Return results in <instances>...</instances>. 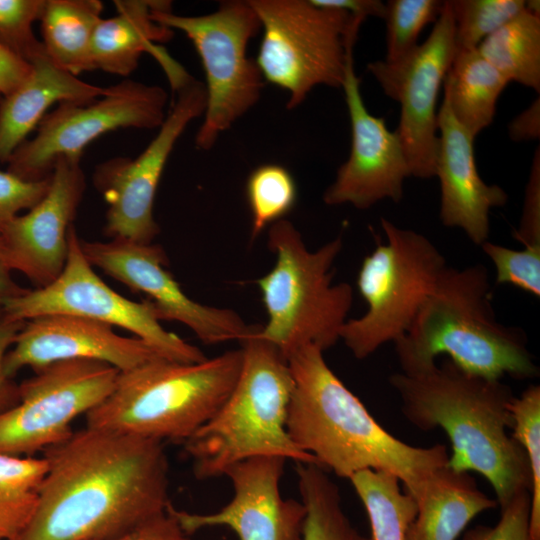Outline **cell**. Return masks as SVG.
Listing matches in <instances>:
<instances>
[{"instance_id": "obj_1", "label": "cell", "mask_w": 540, "mask_h": 540, "mask_svg": "<svg viewBox=\"0 0 540 540\" xmlns=\"http://www.w3.org/2000/svg\"><path fill=\"white\" fill-rule=\"evenodd\" d=\"M43 454L37 508L14 540H110L171 504L161 441L85 427Z\"/></svg>"}, {"instance_id": "obj_8", "label": "cell", "mask_w": 540, "mask_h": 540, "mask_svg": "<svg viewBox=\"0 0 540 540\" xmlns=\"http://www.w3.org/2000/svg\"><path fill=\"white\" fill-rule=\"evenodd\" d=\"M263 36L256 64L267 82L287 91L288 109L318 85L342 87L364 20L311 0H249Z\"/></svg>"}, {"instance_id": "obj_3", "label": "cell", "mask_w": 540, "mask_h": 540, "mask_svg": "<svg viewBox=\"0 0 540 540\" xmlns=\"http://www.w3.org/2000/svg\"><path fill=\"white\" fill-rule=\"evenodd\" d=\"M389 382L404 417L416 428H441L452 453L446 466L481 474L501 507L531 488V470L522 446L507 433L512 428L509 386L468 374L450 359L421 373H394Z\"/></svg>"}, {"instance_id": "obj_32", "label": "cell", "mask_w": 540, "mask_h": 540, "mask_svg": "<svg viewBox=\"0 0 540 540\" xmlns=\"http://www.w3.org/2000/svg\"><path fill=\"white\" fill-rule=\"evenodd\" d=\"M512 437L524 449L531 470L530 537L540 540V387L528 386L509 404Z\"/></svg>"}, {"instance_id": "obj_28", "label": "cell", "mask_w": 540, "mask_h": 540, "mask_svg": "<svg viewBox=\"0 0 540 540\" xmlns=\"http://www.w3.org/2000/svg\"><path fill=\"white\" fill-rule=\"evenodd\" d=\"M298 489L306 515L302 540H372L351 523L338 486L316 463H295Z\"/></svg>"}, {"instance_id": "obj_18", "label": "cell", "mask_w": 540, "mask_h": 540, "mask_svg": "<svg viewBox=\"0 0 540 540\" xmlns=\"http://www.w3.org/2000/svg\"><path fill=\"white\" fill-rule=\"evenodd\" d=\"M286 459L259 456L231 466L224 474L232 483V499L221 509L206 514L169 511L182 529L193 533L227 527L239 540H302L306 510L301 501L285 499L280 481Z\"/></svg>"}, {"instance_id": "obj_17", "label": "cell", "mask_w": 540, "mask_h": 540, "mask_svg": "<svg viewBox=\"0 0 540 540\" xmlns=\"http://www.w3.org/2000/svg\"><path fill=\"white\" fill-rule=\"evenodd\" d=\"M360 82L351 56L342 85L351 123V147L348 159L323 194L324 203L330 206L351 204L368 209L384 199L399 202L404 181L411 176L396 130L388 129L385 118L369 113Z\"/></svg>"}, {"instance_id": "obj_41", "label": "cell", "mask_w": 540, "mask_h": 540, "mask_svg": "<svg viewBox=\"0 0 540 540\" xmlns=\"http://www.w3.org/2000/svg\"><path fill=\"white\" fill-rule=\"evenodd\" d=\"M110 540H193L169 511L140 527Z\"/></svg>"}, {"instance_id": "obj_42", "label": "cell", "mask_w": 540, "mask_h": 540, "mask_svg": "<svg viewBox=\"0 0 540 540\" xmlns=\"http://www.w3.org/2000/svg\"><path fill=\"white\" fill-rule=\"evenodd\" d=\"M31 64L14 55L0 44V94L6 96L29 76Z\"/></svg>"}, {"instance_id": "obj_23", "label": "cell", "mask_w": 540, "mask_h": 540, "mask_svg": "<svg viewBox=\"0 0 540 540\" xmlns=\"http://www.w3.org/2000/svg\"><path fill=\"white\" fill-rule=\"evenodd\" d=\"M156 0H116L117 14L101 19L92 40L94 70L128 76L138 66L143 53L153 56L165 71L168 80L183 67L172 59L158 43L169 41L173 30L152 17Z\"/></svg>"}, {"instance_id": "obj_14", "label": "cell", "mask_w": 540, "mask_h": 540, "mask_svg": "<svg viewBox=\"0 0 540 540\" xmlns=\"http://www.w3.org/2000/svg\"><path fill=\"white\" fill-rule=\"evenodd\" d=\"M175 93L158 133L137 157H114L94 170V186L108 205L104 233L111 240L151 244L160 231L153 205L162 173L178 138L206 106L205 86L192 76Z\"/></svg>"}, {"instance_id": "obj_45", "label": "cell", "mask_w": 540, "mask_h": 540, "mask_svg": "<svg viewBox=\"0 0 540 540\" xmlns=\"http://www.w3.org/2000/svg\"><path fill=\"white\" fill-rule=\"evenodd\" d=\"M29 289L20 286L12 277L4 246L0 237V300L18 297Z\"/></svg>"}, {"instance_id": "obj_7", "label": "cell", "mask_w": 540, "mask_h": 540, "mask_svg": "<svg viewBox=\"0 0 540 540\" xmlns=\"http://www.w3.org/2000/svg\"><path fill=\"white\" fill-rule=\"evenodd\" d=\"M267 243L276 262L257 280L267 313L257 336L275 345L285 359L306 345L324 352L340 340L353 303L351 285L333 283L341 236L310 251L296 227L281 219L270 225Z\"/></svg>"}, {"instance_id": "obj_11", "label": "cell", "mask_w": 540, "mask_h": 540, "mask_svg": "<svg viewBox=\"0 0 540 540\" xmlns=\"http://www.w3.org/2000/svg\"><path fill=\"white\" fill-rule=\"evenodd\" d=\"M83 317L126 329L148 344L160 357L197 363L206 359L194 345L165 330L152 302H135L110 288L83 254L74 225L68 232V254L60 275L49 285L0 300L7 320H29L42 315Z\"/></svg>"}, {"instance_id": "obj_16", "label": "cell", "mask_w": 540, "mask_h": 540, "mask_svg": "<svg viewBox=\"0 0 540 540\" xmlns=\"http://www.w3.org/2000/svg\"><path fill=\"white\" fill-rule=\"evenodd\" d=\"M84 256L93 267L143 293L152 302L160 321H177L205 344L242 343L258 325H247L233 310L200 304L190 299L165 268L168 258L156 244L125 240L108 242L80 240Z\"/></svg>"}, {"instance_id": "obj_25", "label": "cell", "mask_w": 540, "mask_h": 540, "mask_svg": "<svg viewBox=\"0 0 540 540\" xmlns=\"http://www.w3.org/2000/svg\"><path fill=\"white\" fill-rule=\"evenodd\" d=\"M509 81L477 49L457 51L443 93L458 123L474 138L490 126Z\"/></svg>"}, {"instance_id": "obj_15", "label": "cell", "mask_w": 540, "mask_h": 540, "mask_svg": "<svg viewBox=\"0 0 540 540\" xmlns=\"http://www.w3.org/2000/svg\"><path fill=\"white\" fill-rule=\"evenodd\" d=\"M456 52L450 2L444 1L431 33L410 55L394 63L377 60L367 65L383 92L400 105L396 132L411 176H435L439 142L437 101Z\"/></svg>"}, {"instance_id": "obj_43", "label": "cell", "mask_w": 540, "mask_h": 540, "mask_svg": "<svg viewBox=\"0 0 540 540\" xmlns=\"http://www.w3.org/2000/svg\"><path fill=\"white\" fill-rule=\"evenodd\" d=\"M508 134L515 142L534 141L540 137V99H535L508 125Z\"/></svg>"}, {"instance_id": "obj_4", "label": "cell", "mask_w": 540, "mask_h": 540, "mask_svg": "<svg viewBox=\"0 0 540 540\" xmlns=\"http://www.w3.org/2000/svg\"><path fill=\"white\" fill-rule=\"evenodd\" d=\"M395 348L401 372L408 375L430 369L440 354L464 372L491 380L539 373L525 332L497 320L482 264L447 266Z\"/></svg>"}, {"instance_id": "obj_36", "label": "cell", "mask_w": 540, "mask_h": 540, "mask_svg": "<svg viewBox=\"0 0 540 540\" xmlns=\"http://www.w3.org/2000/svg\"><path fill=\"white\" fill-rule=\"evenodd\" d=\"M480 247L495 267L496 284H510L540 296V247L515 250L490 241Z\"/></svg>"}, {"instance_id": "obj_37", "label": "cell", "mask_w": 540, "mask_h": 540, "mask_svg": "<svg viewBox=\"0 0 540 540\" xmlns=\"http://www.w3.org/2000/svg\"><path fill=\"white\" fill-rule=\"evenodd\" d=\"M530 508V491L522 490L501 507L495 526L477 525L467 530L462 540H531Z\"/></svg>"}, {"instance_id": "obj_19", "label": "cell", "mask_w": 540, "mask_h": 540, "mask_svg": "<svg viewBox=\"0 0 540 540\" xmlns=\"http://www.w3.org/2000/svg\"><path fill=\"white\" fill-rule=\"evenodd\" d=\"M86 189L80 159L60 157L44 197L0 232L12 271L21 272L36 288L52 283L68 254V232Z\"/></svg>"}, {"instance_id": "obj_21", "label": "cell", "mask_w": 540, "mask_h": 540, "mask_svg": "<svg viewBox=\"0 0 540 540\" xmlns=\"http://www.w3.org/2000/svg\"><path fill=\"white\" fill-rule=\"evenodd\" d=\"M438 151L435 176L440 183V219L447 227L465 232L477 246L488 241L490 212L505 206L506 191L480 177L474 155V137L453 116L443 95L438 111Z\"/></svg>"}, {"instance_id": "obj_24", "label": "cell", "mask_w": 540, "mask_h": 540, "mask_svg": "<svg viewBox=\"0 0 540 540\" xmlns=\"http://www.w3.org/2000/svg\"><path fill=\"white\" fill-rule=\"evenodd\" d=\"M405 540H456L479 513L497 506L467 472L446 465L427 481Z\"/></svg>"}, {"instance_id": "obj_35", "label": "cell", "mask_w": 540, "mask_h": 540, "mask_svg": "<svg viewBox=\"0 0 540 540\" xmlns=\"http://www.w3.org/2000/svg\"><path fill=\"white\" fill-rule=\"evenodd\" d=\"M45 4L46 0H0V44L29 64L44 52L32 26Z\"/></svg>"}, {"instance_id": "obj_2", "label": "cell", "mask_w": 540, "mask_h": 540, "mask_svg": "<svg viewBox=\"0 0 540 540\" xmlns=\"http://www.w3.org/2000/svg\"><path fill=\"white\" fill-rule=\"evenodd\" d=\"M293 391L287 431L326 471L350 479L371 469L395 475L417 501L429 478L448 461L443 444L415 447L394 437L326 363L323 351L306 345L286 358Z\"/></svg>"}, {"instance_id": "obj_20", "label": "cell", "mask_w": 540, "mask_h": 540, "mask_svg": "<svg viewBox=\"0 0 540 540\" xmlns=\"http://www.w3.org/2000/svg\"><path fill=\"white\" fill-rule=\"evenodd\" d=\"M158 357L143 340L118 335L108 324L50 314L26 320L6 354L4 369L13 379L24 367L36 371L58 361L87 359L107 363L122 372Z\"/></svg>"}, {"instance_id": "obj_29", "label": "cell", "mask_w": 540, "mask_h": 540, "mask_svg": "<svg viewBox=\"0 0 540 540\" xmlns=\"http://www.w3.org/2000/svg\"><path fill=\"white\" fill-rule=\"evenodd\" d=\"M349 480L366 510L371 539L405 540L417 503L401 489L399 479L389 472L367 469Z\"/></svg>"}, {"instance_id": "obj_40", "label": "cell", "mask_w": 540, "mask_h": 540, "mask_svg": "<svg viewBox=\"0 0 540 540\" xmlns=\"http://www.w3.org/2000/svg\"><path fill=\"white\" fill-rule=\"evenodd\" d=\"M25 322L7 320L0 315V412L15 406L19 401V384L6 375L4 361Z\"/></svg>"}, {"instance_id": "obj_27", "label": "cell", "mask_w": 540, "mask_h": 540, "mask_svg": "<svg viewBox=\"0 0 540 540\" xmlns=\"http://www.w3.org/2000/svg\"><path fill=\"white\" fill-rule=\"evenodd\" d=\"M477 50L509 82L540 92V16L524 9Z\"/></svg>"}, {"instance_id": "obj_39", "label": "cell", "mask_w": 540, "mask_h": 540, "mask_svg": "<svg viewBox=\"0 0 540 540\" xmlns=\"http://www.w3.org/2000/svg\"><path fill=\"white\" fill-rule=\"evenodd\" d=\"M512 237L523 247H540V149L534 152L519 225Z\"/></svg>"}, {"instance_id": "obj_22", "label": "cell", "mask_w": 540, "mask_h": 540, "mask_svg": "<svg viewBox=\"0 0 540 540\" xmlns=\"http://www.w3.org/2000/svg\"><path fill=\"white\" fill-rule=\"evenodd\" d=\"M30 64L27 79L0 100V162H8L55 103H89L106 92L57 66L45 49Z\"/></svg>"}, {"instance_id": "obj_44", "label": "cell", "mask_w": 540, "mask_h": 540, "mask_svg": "<svg viewBox=\"0 0 540 540\" xmlns=\"http://www.w3.org/2000/svg\"><path fill=\"white\" fill-rule=\"evenodd\" d=\"M311 2L320 7L344 10L362 20L370 16L384 19L386 13V4L380 0H311Z\"/></svg>"}, {"instance_id": "obj_34", "label": "cell", "mask_w": 540, "mask_h": 540, "mask_svg": "<svg viewBox=\"0 0 540 540\" xmlns=\"http://www.w3.org/2000/svg\"><path fill=\"white\" fill-rule=\"evenodd\" d=\"M386 58L394 63L410 55L419 45L423 28L438 19L444 1L389 0L386 3Z\"/></svg>"}, {"instance_id": "obj_13", "label": "cell", "mask_w": 540, "mask_h": 540, "mask_svg": "<svg viewBox=\"0 0 540 540\" xmlns=\"http://www.w3.org/2000/svg\"><path fill=\"white\" fill-rule=\"evenodd\" d=\"M19 384L18 403L0 412V453L34 456L65 441L72 422L103 402L119 370L96 360L51 363Z\"/></svg>"}, {"instance_id": "obj_31", "label": "cell", "mask_w": 540, "mask_h": 540, "mask_svg": "<svg viewBox=\"0 0 540 540\" xmlns=\"http://www.w3.org/2000/svg\"><path fill=\"white\" fill-rule=\"evenodd\" d=\"M245 192L252 217V239L284 219L297 200L294 177L287 168L275 163L256 167L247 178Z\"/></svg>"}, {"instance_id": "obj_12", "label": "cell", "mask_w": 540, "mask_h": 540, "mask_svg": "<svg viewBox=\"0 0 540 540\" xmlns=\"http://www.w3.org/2000/svg\"><path fill=\"white\" fill-rule=\"evenodd\" d=\"M167 100L162 87L125 79L89 103H60L44 116L36 135L11 155L7 171L26 181L48 178L57 159H81L84 149L103 134L159 128Z\"/></svg>"}, {"instance_id": "obj_26", "label": "cell", "mask_w": 540, "mask_h": 540, "mask_svg": "<svg viewBox=\"0 0 540 540\" xmlns=\"http://www.w3.org/2000/svg\"><path fill=\"white\" fill-rule=\"evenodd\" d=\"M102 11L99 0H46L41 42L57 66L75 76L94 70L92 40Z\"/></svg>"}, {"instance_id": "obj_38", "label": "cell", "mask_w": 540, "mask_h": 540, "mask_svg": "<svg viewBox=\"0 0 540 540\" xmlns=\"http://www.w3.org/2000/svg\"><path fill=\"white\" fill-rule=\"evenodd\" d=\"M50 176L40 181H26L9 171H0V232L23 210L35 206L46 194Z\"/></svg>"}, {"instance_id": "obj_10", "label": "cell", "mask_w": 540, "mask_h": 540, "mask_svg": "<svg viewBox=\"0 0 540 540\" xmlns=\"http://www.w3.org/2000/svg\"><path fill=\"white\" fill-rule=\"evenodd\" d=\"M152 17L184 32L199 54L206 106L195 144L209 150L260 98L264 79L256 61L247 56L248 43L261 28L259 18L249 0L222 1L215 12L202 16L177 15L170 1L156 0Z\"/></svg>"}, {"instance_id": "obj_9", "label": "cell", "mask_w": 540, "mask_h": 540, "mask_svg": "<svg viewBox=\"0 0 540 540\" xmlns=\"http://www.w3.org/2000/svg\"><path fill=\"white\" fill-rule=\"evenodd\" d=\"M380 223L386 242L364 258L357 277L367 310L347 319L340 330V340L357 359L405 335L448 266L423 234L383 217Z\"/></svg>"}, {"instance_id": "obj_30", "label": "cell", "mask_w": 540, "mask_h": 540, "mask_svg": "<svg viewBox=\"0 0 540 540\" xmlns=\"http://www.w3.org/2000/svg\"><path fill=\"white\" fill-rule=\"evenodd\" d=\"M47 471L44 456L0 453V540H14L29 524Z\"/></svg>"}, {"instance_id": "obj_6", "label": "cell", "mask_w": 540, "mask_h": 540, "mask_svg": "<svg viewBox=\"0 0 540 540\" xmlns=\"http://www.w3.org/2000/svg\"><path fill=\"white\" fill-rule=\"evenodd\" d=\"M242 361L236 349L197 363L158 357L119 372L111 393L85 415L86 427L185 442L228 398Z\"/></svg>"}, {"instance_id": "obj_33", "label": "cell", "mask_w": 540, "mask_h": 540, "mask_svg": "<svg viewBox=\"0 0 540 540\" xmlns=\"http://www.w3.org/2000/svg\"><path fill=\"white\" fill-rule=\"evenodd\" d=\"M457 51L477 49L525 9V0H449Z\"/></svg>"}, {"instance_id": "obj_5", "label": "cell", "mask_w": 540, "mask_h": 540, "mask_svg": "<svg viewBox=\"0 0 540 540\" xmlns=\"http://www.w3.org/2000/svg\"><path fill=\"white\" fill-rule=\"evenodd\" d=\"M260 326L241 343L242 367L230 395L183 442L198 479L222 476L234 464L259 456L316 463L287 431L292 374L277 347L257 336Z\"/></svg>"}]
</instances>
